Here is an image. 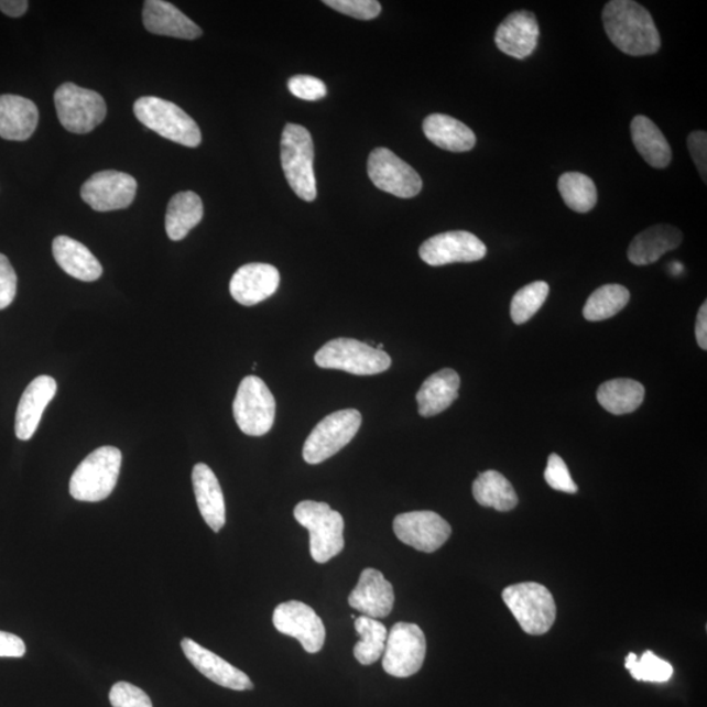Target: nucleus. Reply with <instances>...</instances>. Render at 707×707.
<instances>
[{
    "instance_id": "nucleus-1",
    "label": "nucleus",
    "mask_w": 707,
    "mask_h": 707,
    "mask_svg": "<svg viewBox=\"0 0 707 707\" xmlns=\"http://www.w3.org/2000/svg\"><path fill=\"white\" fill-rule=\"evenodd\" d=\"M609 40L622 53L642 57L660 52L661 34L651 13L633 0H612L602 11Z\"/></svg>"
},
{
    "instance_id": "nucleus-2",
    "label": "nucleus",
    "mask_w": 707,
    "mask_h": 707,
    "mask_svg": "<svg viewBox=\"0 0 707 707\" xmlns=\"http://www.w3.org/2000/svg\"><path fill=\"white\" fill-rule=\"evenodd\" d=\"M314 141L309 131L297 123H287L281 140V163L290 188L306 203L317 197L314 172Z\"/></svg>"
},
{
    "instance_id": "nucleus-3",
    "label": "nucleus",
    "mask_w": 707,
    "mask_h": 707,
    "mask_svg": "<svg viewBox=\"0 0 707 707\" xmlns=\"http://www.w3.org/2000/svg\"><path fill=\"white\" fill-rule=\"evenodd\" d=\"M296 522L309 531L311 556L317 564H327L345 547V522L328 503L303 501L294 510Z\"/></svg>"
},
{
    "instance_id": "nucleus-4",
    "label": "nucleus",
    "mask_w": 707,
    "mask_h": 707,
    "mask_svg": "<svg viewBox=\"0 0 707 707\" xmlns=\"http://www.w3.org/2000/svg\"><path fill=\"white\" fill-rule=\"evenodd\" d=\"M122 466L121 450L104 446L89 454L75 469L70 494L80 502H101L113 493Z\"/></svg>"
},
{
    "instance_id": "nucleus-5",
    "label": "nucleus",
    "mask_w": 707,
    "mask_h": 707,
    "mask_svg": "<svg viewBox=\"0 0 707 707\" xmlns=\"http://www.w3.org/2000/svg\"><path fill=\"white\" fill-rule=\"evenodd\" d=\"M502 599L526 634L543 635L556 622V601L543 585L525 581L509 586L503 589Z\"/></svg>"
},
{
    "instance_id": "nucleus-6",
    "label": "nucleus",
    "mask_w": 707,
    "mask_h": 707,
    "mask_svg": "<svg viewBox=\"0 0 707 707\" xmlns=\"http://www.w3.org/2000/svg\"><path fill=\"white\" fill-rule=\"evenodd\" d=\"M134 113L145 128L172 142L198 148L203 134L196 121L171 101L145 96L134 104Z\"/></svg>"
},
{
    "instance_id": "nucleus-7",
    "label": "nucleus",
    "mask_w": 707,
    "mask_h": 707,
    "mask_svg": "<svg viewBox=\"0 0 707 707\" xmlns=\"http://www.w3.org/2000/svg\"><path fill=\"white\" fill-rule=\"evenodd\" d=\"M315 362L322 369L341 370L352 376H378L390 369L392 359L384 350L352 338L331 339L316 352Z\"/></svg>"
},
{
    "instance_id": "nucleus-8",
    "label": "nucleus",
    "mask_w": 707,
    "mask_h": 707,
    "mask_svg": "<svg viewBox=\"0 0 707 707\" xmlns=\"http://www.w3.org/2000/svg\"><path fill=\"white\" fill-rule=\"evenodd\" d=\"M55 108L64 128L70 133L87 134L106 120L107 104L93 89L65 83L54 95Z\"/></svg>"
},
{
    "instance_id": "nucleus-9",
    "label": "nucleus",
    "mask_w": 707,
    "mask_h": 707,
    "mask_svg": "<svg viewBox=\"0 0 707 707\" xmlns=\"http://www.w3.org/2000/svg\"><path fill=\"white\" fill-rule=\"evenodd\" d=\"M362 425V414L356 409H345L325 417L309 434L303 447V457L315 466L328 460L348 446Z\"/></svg>"
},
{
    "instance_id": "nucleus-10",
    "label": "nucleus",
    "mask_w": 707,
    "mask_h": 707,
    "mask_svg": "<svg viewBox=\"0 0 707 707\" xmlns=\"http://www.w3.org/2000/svg\"><path fill=\"white\" fill-rule=\"evenodd\" d=\"M233 417L249 436H262L272 429L275 399L262 379L253 376L242 379L233 401Z\"/></svg>"
},
{
    "instance_id": "nucleus-11",
    "label": "nucleus",
    "mask_w": 707,
    "mask_h": 707,
    "mask_svg": "<svg viewBox=\"0 0 707 707\" xmlns=\"http://www.w3.org/2000/svg\"><path fill=\"white\" fill-rule=\"evenodd\" d=\"M426 649V637L418 626L394 623L387 638L383 668L394 677H411L424 665Z\"/></svg>"
},
{
    "instance_id": "nucleus-12",
    "label": "nucleus",
    "mask_w": 707,
    "mask_h": 707,
    "mask_svg": "<svg viewBox=\"0 0 707 707\" xmlns=\"http://www.w3.org/2000/svg\"><path fill=\"white\" fill-rule=\"evenodd\" d=\"M367 172L377 188L400 198L418 196L424 185L417 171L388 149L371 152Z\"/></svg>"
},
{
    "instance_id": "nucleus-13",
    "label": "nucleus",
    "mask_w": 707,
    "mask_h": 707,
    "mask_svg": "<svg viewBox=\"0 0 707 707\" xmlns=\"http://www.w3.org/2000/svg\"><path fill=\"white\" fill-rule=\"evenodd\" d=\"M393 531L400 542L420 552L434 553L453 533L447 520L434 511L405 512L394 518Z\"/></svg>"
},
{
    "instance_id": "nucleus-14",
    "label": "nucleus",
    "mask_w": 707,
    "mask_h": 707,
    "mask_svg": "<svg viewBox=\"0 0 707 707\" xmlns=\"http://www.w3.org/2000/svg\"><path fill=\"white\" fill-rule=\"evenodd\" d=\"M273 623L280 633L295 638L309 654H316L324 648V622L317 613L302 601L282 602L275 608Z\"/></svg>"
},
{
    "instance_id": "nucleus-15",
    "label": "nucleus",
    "mask_w": 707,
    "mask_h": 707,
    "mask_svg": "<svg viewBox=\"0 0 707 707\" xmlns=\"http://www.w3.org/2000/svg\"><path fill=\"white\" fill-rule=\"evenodd\" d=\"M80 194L96 211L127 209L135 198L137 180L123 172H97L81 186Z\"/></svg>"
},
{
    "instance_id": "nucleus-16",
    "label": "nucleus",
    "mask_w": 707,
    "mask_h": 707,
    "mask_svg": "<svg viewBox=\"0 0 707 707\" xmlns=\"http://www.w3.org/2000/svg\"><path fill=\"white\" fill-rule=\"evenodd\" d=\"M487 253V246L476 235L467 231L435 235L420 248V258L429 267L476 262L482 260Z\"/></svg>"
},
{
    "instance_id": "nucleus-17",
    "label": "nucleus",
    "mask_w": 707,
    "mask_h": 707,
    "mask_svg": "<svg viewBox=\"0 0 707 707\" xmlns=\"http://www.w3.org/2000/svg\"><path fill=\"white\" fill-rule=\"evenodd\" d=\"M280 283L279 269L269 263H248L233 274L230 291L236 302L252 307L274 295Z\"/></svg>"
},
{
    "instance_id": "nucleus-18",
    "label": "nucleus",
    "mask_w": 707,
    "mask_h": 707,
    "mask_svg": "<svg viewBox=\"0 0 707 707\" xmlns=\"http://www.w3.org/2000/svg\"><path fill=\"white\" fill-rule=\"evenodd\" d=\"M540 28L535 13L515 11L497 28L496 45L515 59H525L536 51Z\"/></svg>"
},
{
    "instance_id": "nucleus-19",
    "label": "nucleus",
    "mask_w": 707,
    "mask_h": 707,
    "mask_svg": "<svg viewBox=\"0 0 707 707\" xmlns=\"http://www.w3.org/2000/svg\"><path fill=\"white\" fill-rule=\"evenodd\" d=\"M349 605L370 619H384L393 609V586L377 568H366L349 596Z\"/></svg>"
},
{
    "instance_id": "nucleus-20",
    "label": "nucleus",
    "mask_w": 707,
    "mask_h": 707,
    "mask_svg": "<svg viewBox=\"0 0 707 707\" xmlns=\"http://www.w3.org/2000/svg\"><path fill=\"white\" fill-rule=\"evenodd\" d=\"M182 649L194 667L213 683L239 692L253 689L251 678L244 672L233 667L231 663L221 660L220 656L200 646L191 638H184Z\"/></svg>"
},
{
    "instance_id": "nucleus-21",
    "label": "nucleus",
    "mask_w": 707,
    "mask_h": 707,
    "mask_svg": "<svg viewBox=\"0 0 707 707\" xmlns=\"http://www.w3.org/2000/svg\"><path fill=\"white\" fill-rule=\"evenodd\" d=\"M57 393V381L47 376H41L32 381L20 399L15 433L20 440H30L37 432L45 409Z\"/></svg>"
},
{
    "instance_id": "nucleus-22",
    "label": "nucleus",
    "mask_w": 707,
    "mask_h": 707,
    "mask_svg": "<svg viewBox=\"0 0 707 707\" xmlns=\"http://www.w3.org/2000/svg\"><path fill=\"white\" fill-rule=\"evenodd\" d=\"M143 23L145 30L161 36L183 40H196L203 36V30L184 15L176 6L164 0L144 2Z\"/></svg>"
},
{
    "instance_id": "nucleus-23",
    "label": "nucleus",
    "mask_w": 707,
    "mask_h": 707,
    "mask_svg": "<svg viewBox=\"0 0 707 707\" xmlns=\"http://www.w3.org/2000/svg\"><path fill=\"white\" fill-rule=\"evenodd\" d=\"M192 481L200 515L218 533L226 524V502L217 476L209 466L199 463L193 468Z\"/></svg>"
},
{
    "instance_id": "nucleus-24",
    "label": "nucleus",
    "mask_w": 707,
    "mask_h": 707,
    "mask_svg": "<svg viewBox=\"0 0 707 707\" xmlns=\"http://www.w3.org/2000/svg\"><path fill=\"white\" fill-rule=\"evenodd\" d=\"M683 242V232L675 226L656 225L638 233L628 249L629 261L637 267L654 263Z\"/></svg>"
},
{
    "instance_id": "nucleus-25",
    "label": "nucleus",
    "mask_w": 707,
    "mask_h": 707,
    "mask_svg": "<svg viewBox=\"0 0 707 707\" xmlns=\"http://www.w3.org/2000/svg\"><path fill=\"white\" fill-rule=\"evenodd\" d=\"M39 124L36 104L18 95L0 96V137L7 141L30 140Z\"/></svg>"
},
{
    "instance_id": "nucleus-26",
    "label": "nucleus",
    "mask_w": 707,
    "mask_h": 707,
    "mask_svg": "<svg viewBox=\"0 0 707 707\" xmlns=\"http://www.w3.org/2000/svg\"><path fill=\"white\" fill-rule=\"evenodd\" d=\"M460 377L454 370L445 369L425 380L417 393L418 413L429 418L438 415L459 398Z\"/></svg>"
},
{
    "instance_id": "nucleus-27",
    "label": "nucleus",
    "mask_w": 707,
    "mask_h": 707,
    "mask_svg": "<svg viewBox=\"0 0 707 707\" xmlns=\"http://www.w3.org/2000/svg\"><path fill=\"white\" fill-rule=\"evenodd\" d=\"M53 254L58 265L73 279L94 282L102 275V267L91 251L68 236H58L53 241Z\"/></svg>"
},
{
    "instance_id": "nucleus-28",
    "label": "nucleus",
    "mask_w": 707,
    "mask_h": 707,
    "mask_svg": "<svg viewBox=\"0 0 707 707\" xmlns=\"http://www.w3.org/2000/svg\"><path fill=\"white\" fill-rule=\"evenodd\" d=\"M427 140L449 152H467L475 148L476 135L466 123L447 115H429L424 121Z\"/></svg>"
},
{
    "instance_id": "nucleus-29",
    "label": "nucleus",
    "mask_w": 707,
    "mask_h": 707,
    "mask_svg": "<svg viewBox=\"0 0 707 707\" xmlns=\"http://www.w3.org/2000/svg\"><path fill=\"white\" fill-rule=\"evenodd\" d=\"M632 140L649 165L663 170L672 161L671 145L656 124L644 116H637L630 124Z\"/></svg>"
},
{
    "instance_id": "nucleus-30",
    "label": "nucleus",
    "mask_w": 707,
    "mask_h": 707,
    "mask_svg": "<svg viewBox=\"0 0 707 707\" xmlns=\"http://www.w3.org/2000/svg\"><path fill=\"white\" fill-rule=\"evenodd\" d=\"M204 218V204L194 192L177 193L170 200L165 215V231L173 241L186 238Z\"/></svg>"
},
{
    "instance_id": "nucleus-31",
    "label": "nucleus",
    "mask_w": 707,
    "mask_h": 707,
    "mask_svg": "<svg viewBox=\"0 0 707 707\" xmlns=\"http://www.w3.org/2000/svg\"><path fill=\"white\" fill-rule=\"evenodd\" d=\"M474 497L482 508L508 512L514 510L519 498L508 478L497 470L483 471L474 482Z\"/></svg>"
},
{
    "instance_id": "nucleus-32",
    "label": "nucleus",
    "mask_w": 707,
    "mask_h": 707,
    "mask_svg": "<svg viewBox=\"0 0 707 707\" xmlns=\"http://www.w3.org/2000/svg\"><path fill=\"white\" fill-rule=\"evenodd\" d=\"M599 404L614 415L633 413L642 405L644 387L632 379H614L601 384L596 393Z\"/></svg>"
},
{
    "instance_id": "nucleus-33",
    "label": "nucleus",
    "mask_w": 707,
    "mask_h": 707,
    "mask_svg": "<svg viewBox=\"0 0 707 707\" xmlns=\"http://www.w3.org/2000/svg\"><path fill=\"white\" fill-rule=\"evenodd\" d=\"M360 641L354 646V656L363 665L377 663L384 654L388 630L383 623L367 616L356 619Z\"/></svg>"
},
{
    "instance_id": "nucleus-34",
    "label": "nucleus",
    "mask_w": 707,
    "mask_h": 707,
    "mask_svg": "<svg viewBox=\"0 0 707 707\" xmlns=\"http://www.w3.org/2000/svg\"><path fill=\"white\" fill-rule=\"evenodd\" d=\"M558 191L564 203L579 214L591 211L598 203V189L591 177L579 172H567L558 180Z\"/></svg>"
},
{
    "instance_id": "nucleus-35",
    "label": "nucleus",
    "mask_w": 707,
    "mask_h": 707,
    "mask_svg": "<svg viewBox=\"0 0 707 707\" xmlns=\"http://www.w3.org/2000/svg\"><path fill=\"white\" fill-rule=\"evenodd\" d=\"M630 293L621 284H606L588 297L584 316L588 322L608 320L628 306Z\"/></svg>"
},
{
    "instance_id": "nucleus-36",
    "label": "nucleus",
    "mask_w": 707,
    "mask_h": 707,
    "mask_svg": "<svg viewBox=\"0 0 707 707\" xmlns=\"http://www.w3.org/2000/svg\"><path fill=\"white\" fill-rule=\"evenodd\" d=\"M626 667L637 682L667 683L674 676L671 663L661 660L653 651H644L641 657L630 653L626 660Z\"/></svg>"
},
{
    "instance_id": "nucleus-37",
    "label": "nucleus",
    "mask_w": 707,
    "mask_h": 707,
    "mask_svg": "<svg viewBox=\"0 0 707 707\" xmlns=\"http://www.w3.org/2000/svg\"><path fill=\"white\" fill-rule=\"evenodd\" d=\"M550 295V284L537 281L520 289L511 301V318L515 324H525L544 306Z\"/></svg>"
},
{
    "instance_id": "nucleus-38",
    "label": "nucleus",
    "mask_w": 707,
    "mask_h": 707,
    "mask_svg": "<svg viewBox=\"0 0 707 707\" xmlns=\"http://www.w3.org/2000/svg\"><path fill=\"white\" fill-rule=\"evenodd\" d=\"M545 481L554 490L564 491V493L575 494L578 491L577 483L574 482L563 457L552 454L547 459L545 469Z\"/></svg>"
},
{
    "instance_id": "nucleus-39",
    "label": "nucleus",
    "mask_w": 707,
    "mask_h": 707,
    "mask_svg": "<svg viewBox=\"0 0 707 707\" xmlns=\"http://www.w3.org/2000/svg\"><path fill=\"white\" fill-rule=\"evenodd\" d=\"M109 699L113 707H154L148 693L127 682L115 684Z\"/></svg>"
},
{
    "instance_id": "nucleus-40",
    "label": "nucleus",
    "mask_w": 707,
    "mask_h": 707,
    "mask_svg": "<svg viewBox=\"0 0 707 707\" xmlns=\"http://www.w3.org/2000/svg\"><path fill=\"white\" fill-rule=\"evenodd\" d=\"M324 4L359 20L376 19L381 12V4L377 0H325Z\"/></svg>"
},
{
    "instance_id": "nucleus-41",
    "label": "nucleus",
    "mask_w": 707,
    "mask_h": 707,
    "mask_svg": "<svg viewBox=\"0 0 707 707\" xmlns=\"http://www.w3.org/2000/svg\"><path fill=\"white\" fill-rule=\"evenodd\" d=\"M290 93L297 99L317 101L327 96V86L322 79L309 75H296L289 80Z\"/></svg>"
},
{
    "instance_id": "nucleus-42",
    "label": "nucleus",
    "mask_w": 707,
    "mask_h": 707,
    "mask_svg": "<svg viewBox=\"0 0 707 707\" xmlns=\"http://www.w3.org/2000/svg\"><path fill=\"white\" fill-rule=\"evenodd\" d=\"M18 293V276L9 259L0 253V311L10 307Z\"/></svg>"
},
{
    "instance_id": "nucleus-43",
    "label": "nucleus",
    "mask_w": 707,
    "mask_h": 707,
    "mask_svg": "<svg viewBox=\"0 0 707 707\" xmlns=\"http://www.w3.org/2000/svg\"><path fill=\"white\" fill-rule=\"evenodd\" d=\"M689 154L695 162L699 175L706 183L707 173V134L705 131H693L688 137Z\"/></svg>"
},
{
    "instance_id": "nucleus-44",
    "label": "nucleus",
    "mask_w": 707,
    "mask_h": 707,
    "mask_svg": "<svg viewBox=\"0 0 707 707\" xmlns=\"http://www.w3.org/2000/svg\"><path fill=\"white\" fill-rule=\"evenodd\" d=\"M25 653L26 648L22 638L0 632V657H22Z\"/></svg>"
},
{
    "instance_id": "nucleus-45",
    "label": "nucleus",
    "mask_w": 707,
    "mask_h": 707,
    "mask_svg": "<svg viewBox=\"0 0 707 707\" xmlns=\"http://www.w3.org/2000/svg\"><path fill=\"white\" fill-rule=\"evenodd\" d=\"M696 338L699 348L707 350V303L705 302L698 311L696 322Z\"/></svg>"
},
{
    "instance_id": "nucleus-46",
    "label": "nucleus",
    "mask_w": 707,
    "mask_h": 707,
    "mask_svg": "<svg viewBox=\"0 0 707 707\" xmlns=\"http://www.w3.org/2000/svg\"><path fill=\"white\" fill-rule=\"evenodd\" d=\"M28 4L25 0H0V11L11 18H20L26 12Z\"/></svg>"
},
{
    "instance_id": "nucleus-47",
    "label": "nucleus",
    "mask_w": 707,
    "mask_h": 707,
    "mask_svg": "<svg viewBox=\"0 0 707 707\" xmlns=\"http://www.w3.org/2000/svg\"><path fill=\"white\" fill-rule=\"evenodd\" d=\"M671 272H672V274H674V275L682 274V273H683V265H682V263H681V262H674V263H672V265H671Z\"/></svg>"
},
{
    "instance_id": "nucleus-48",
    "label": "nucleus",
    "mask_w": 707,
    "mask_h": 707,
    "mask_svg": "<svg viewBox=\"0 0 707 707\" xmlns=\"http://www.w3.org/2000/svg\"><path fill=\"white\" fill-rule=\"evenodd\" d=\"M383 348H384V345L383 344H379L377 349L378 350H383Z\"/></svg>"
}]
</instances>
